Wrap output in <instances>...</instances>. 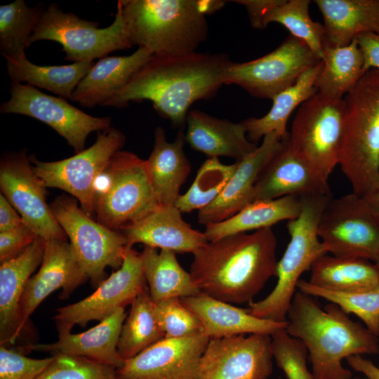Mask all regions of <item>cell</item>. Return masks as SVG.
Here are the masks:
<instances>
[{
	"label": "cell",
	"mask_w": 379,
	"mask_h": 379,
	"mask_svg": "<svg viewBox=\"0 0 379 379\" xmlns=\"http://www.w3.org/2000/svg\"><path fill=\"white\" fill-rule=\"evenodd\" d=\"M232 62L223 53L152 55L105 106L122 108L130 102L150 100L173 126H184L190 107L213 98L225 84Z\"/></svg>",
	"instance_id": "cell-1"
},
{
	"label": "cell",
	"mask_w": 379,
	"mask_h": 379,
	"mask_svg": "<svg viewBox=\"0 0 379 379\" xmlns=\"http://www.w3.org/2000/svg\"><path fill=\"white\" fill-rule=\"evenodd\" d=\"M276 249L271 227L230 235L195 251L190 273L201 292L232 305L249 304L276 274Z\"/></svg>",
	"instance_id": "cell-2"
},
{
	"label": "cell",
	"mask_w": 379,
	"mask_h": 379,
	"mask_svg": "<svg viewBox=\"0 0 379 379\" xmlns=\"http://www.w3.org/2000/svg\"><path fill=\"white\" fill-rule=\"evenodd\" d=\"M286 322V332L305 345L316 379H351L343 359L379 353V338L366 326L338 305L329 302L322 307L314 297L298 290Z\"/></svg>",
	"instance_id": "cell-3"
},
{
	"label": "cell",
	"mask_w": 379,
	"mask_h": 379,
	"mask_svg": "<svg viewBox=\"0 0 379 379\" xmlns=\"http://www.w3.org/2000/svg\"><path fill=\"white\" fill-rule=\"evenodd\" d=\"M133 46L153 55L195 52L206 41L208 25L201 0H119Z\"/></svg>",
	"instance_id": "cell-4"
},
{
	"label": "cell",
	"mask_w": 379,
	"mask_h": 379,
	"mask_svg": "<svg viewBox=\"0 0 379 379\" xmlns=\"http://www.w3.org/2000/svg\"><path fill=\"white\" fill-rule=\"evenodd\" d=\"M343 101L338 165L352 192L364 197L379 190V69L366 72Z\"/></svg>",
	"instance_id": "cell-5"
},
{
	"label": "cell",
	"mask_w": 379,
	"mask_h": 379,
	"mask_svg": "<svg viewBox=\"0 0 379 379\" xmlns=\"http://www.w3.org/2000/svg\"><path fill=\"white\" fill-rule=\"evenodd\" d=\"M331 194L301 196L299 215L287 221L290 241L277 262V284L265 298L248 304L254 316L270 321L285 322L288 307L297 291L300 276L310 270L313 263L327 253L318 235V225Z\"/></svg>",
	"instance_id": "cell-6"
},
{
	"label": "cell",
	"mask_w": 379,
	"mask_h": 379,
	"mask_svg": "<svg viewBox=\"0 0 379 379\" xmlns=\"http://www.w3.org/2000/svg\"><path fill=\"white\" fill-rule=\"evenodd\" d=\"M99 180L101 189L95 193L94 213L97 221L110 230L144 218L160 205L156 197L147 160L120 150L112 158Z\"/></svg>",
	"instance_id": "cell-7"
},
{
	"label": "cell",
	"mask_w": 379,
	"mask_h": 379,
	"mask_svg": "<svg viewBox=\"0 0 379 379\" xmlns=\"http://www.w3.org/2000/svg\"><path fill=\"white\" fill-rule=\"evenodd\" d=\"M98 25V22L80 18L73 13H65L57 4L51 3L29 39L27 48L41 40L53 41L62 45L65 60L77 62L93 61L133 46L118 4L113 22L105 28Z\"/></svg>",
	"instance_id": "cell-8"
},
{
	"label": "cell",
	"mask_w": 379,
	"mask_h": 379,
	"mask_svg": "<svg viewBox=\"0 0 379 379\" xmlns=\"http://www.w3.org/2000/svg\"><path fill=\"white\" fill-rule=\"evenodd\" d=\"M344 112L343 98L317 92L300 105L289 132L293 149L326 180L338 165Z\"/></svg>",
	"instance_id": "cell-9"
},
{
	"label": "cell",
	"mask_w": 379,
	"mask_h": 379,
	"mask_svg": "<svg viewBox=\"0 0 379 379\" xmlns=\"http://www.w3.org/2000/svg\"><path fill=\"white\" fill-rule=\"evenodd\" d=\"M53 215L65 231L74 253L88 279L99 285L107 267L119 269L128 246L126 236L93 220L66 195L49 205Z\"/></svg>",
	"instance_id": "cell-10"
},
{
	"label": "cell",
	"mask_w": 379,
	"mask_h": 379,
	"mask_svg": "<svg viewBox=\"0 0 379 379\" xmlns=\"http://www.w3.org/2000/svg\"><path fill=\"white\" fill-rule=\"evenodd\" d=\"M125 135L109 127L98 132L95 142L74 156L55 161H41L30 156L33 169L46 187L72 194L89 216L94 213L96 185L112 158L121 150Z\"/></svg>",
	"instance_id": "cell-11"
},
{
	"label": "cell",
	"mask_w": 379,
	"mask_h": 379,
	"mask_svg": "<svg viewBox=\"0 0 379 379\" xmlns=\"http://www.w3.org/2000/svg\"><path fill=\"white\" fill-rule=\"evenodd\" d=\"M327 253L374 262L379 253V217L353 192L328 201L318 225Z\"/></svg>",
	"instance_id": "cell-12"
},
{
	"label": "cell",
	"mask_w": 379,
	"mask_h": 379,
	"mask_svg": "<svg viewBox=\"0 0 379 379\" xmlns=\"http://www.w3.org/2000/svg\"><path fill=\"white\" fill-rule=\"evenodd\" d=\"M321 61L304 42L291 35L262 57L232 62L225 84L239 86L255 98L272 100Z\"/></svg>",
	"instance_id": "cell-13"
},
{
	"label": "cell",
	"mask_w": 379,
	"mask_h": 379,
	"mask_svg": "<svg viewBox=\"0 0 379 379\" xmlns=\"http://www.w3.org/2000/svg\"><path fill=\"white\" fill-rule=\"evenodd\" d=\"M10 98L0 106L1 114H18L41 121L64 138L75 153L84 149L88 135L111 127L109 117L88 114L62 97L46 94L31 85L12 83Z\"/></svg>",
	"instance_id": "cell-14"
},
{
	"label": "cell",
	"mask_w": 379,
	"mask_h": 379,
	"mask_svg": "<svg viewBox=\"0 0 379 379\" xmlns=\"http://www.w3.org/2000/svg\"><path fill=\"white\" fill-rule=\"evenodd\" d=\"M147 287L140 253L129 246L121 267L103 280L92 294L57 310L54 317L57 328L71 331L75 325L84 327L91 321H100L131 304Z\"/></svg>",
	"instance_id": "cell-15"
},
{
	"label": "cell",
	"mask_w": 379,
	"mask_h": 379,
	"mask_svg": "<svg viewBox=\"0 0 379 379\" xmlns=\"http://www.w3.org/2000/svg\"><path fill=\"white\" fill-rule=\"evenodd\" d=\"M1 194L23 222L45 241L67 237L46 202V186L35 173L26 151L4 154L0 163Z\"/></svg>",
	"instance_id": "cell-16"
},
{
	"label": "cell",
	"mask_w": 379,
	"mask_h": 379,
	"mask_svg": "<svg viewBox=\"0 0 379 379\" xmlns=\"http://www.w3.org/2000/svg\"><path fill=\"white\" fill-rule=\"evenodd\" d=\"M272 360L270 335L211 338L201 357L197 379H267Z\"/></svg>",
	"instance_id": "cell-17"
},
{
	"label": "cell",
	"mask_w": 379,
	"mask_h": 379,
	"mask_svg": "<svg viewBox=\"0 0 379 379\" xmlns=\"http://www.w3.org/2000/svg\"><path fill=\"white\" fill-rule=\"evenodd\" d=\"M209 338L203 333L185 338H164L117 368L118 379H197Z\"/></svg>",
	"instance_id": "cell-18"
},
{
	"label": "cell",
	"mask_w": 379,
	"mask_h": 379,
	"mask_svg": "<svg viewBox=\"0 0 379 379\" xmlns=\"http://www.w3.org/2000/svg\"><path fill=\"white\" fill-rule=\"evenodd\" d=\"M88 279L67 241H46L40 268L25 286L19 304L18 335L25 330L29 317L53 292L62 288L60 298H67Z\"/></svg>",
	"instance_id": "cell-19"
},
{
	"label": "cell",
	"mask_w": 379,
	"mask_h": 379,
	"mask_svg": "<svg viewBox=\"0 0 379 379\" xmlns=\"http://www.w3.org/2000/svg\"><path fill=\"white\" fill-rule=\"evenodd\" d=\"M283 143L277 133H270L254 151L236 161L237 168L221 194L199 211V223L206 226L223 221L253 202L254 187L260 172L281 149Z\"/></svg>",
	"instance_id": "cell-20"
},
{
	"label": "cell",
	"mask_w": 379,
	"mask_h": 379,
	"mask_svg": "<svg viewBox=\"0 0 379 379\" xmlns=\"http://www.w3.org/2000/svg\"><path fill=\"white\" fill-rule=\"evenodd\" d=\"M331 194L322 178L291 147L288 139L260 172L253 190V200H270L288 195Z\"/></svg>",
	"instance_id": "cell-21"
},
{
	"label": "cell",
	"mask_w": 379,
	"mask_h": 379,
	"mask_svg": "<svg viewBox=\"0 0 379 379\" xmlns=\"http://www.w3.org/2000/svg\"><path fill=\"white\" fill-rule=\"evenodd\" d=\"M181 213L176 206L160 205L119 231L126 236L128 246L141 243L161 250L193 254L208 241L204 232L193 229L182 219Z\"/></svg>",
	"instance_id": "cell-22"
},
{
	"label": "cell",
	"mask_w": 379,
	"mask_h": 379,
	"mask_svg": "<svg viewBox=\"0 0 379 379\" xmlns=\"http://www.w3.org/2000/svg\"><path fill=\"white\" fill-rule=\"evenodd\" d=\"M180 299L200 320L204 333L209 339L255 333L272 335L286 328V321L257 317L248 309H241L203 292Z\"/></svg>",
	"instance_id": "cell-23"
},
{
	"label": "cell",
	"mask_w": 379,
	"mask_h": 379,
	"mask_svg": "<svg viewBox=\"0 0 379 379\" xmlns=\"http://www.w3.org/2000/svg\"><path fill=\"white\" fill-rule=\"evenodd\" d=\"M126 316L125 308H120L94 327L79 333L58 328V339L55 343L30 345L27 348L55 354L84 357L118 368L124 362L117 347Z\"/></svg>",
	"instance_id": "cell-24"
},
{
	"label": "cell",
	"mask_w": 379,
	"mask_h": 379,
	"mask_svg": "<svg viewBox=\"0 0 379 379\" xmlns=\"http://www.w3.org/2000/svg\"><path fill=\"white\" fill-rule=\"evenodd\" d=\"M46 241L38 237L18 256L0 266V343L13 344L19 338V304L27 283L41 265Z\"/></svg>",
	"instance_id": "cell-25"
},
{
	"label": "cell",
	"mask_w": 379,
	"mask_h": 379,
	"mask_svg": "<svg viewBox=\"0 0 379 379\" xmlns=\"http://www.w3.org/2000/svg\"><path fill=\"white\" fill-rule=\"evenodd\" d=\"M152 55L149 50L138 48L128 55L99 59L80 81L71 100L84 107L105 106Z\"/></svg>",
	"instance_id": "cell-26"
},
{
	"label": "cell",
	"mask_w": 379,
	"mask_h": 379,
	"mask_svg": "<svg viewBox=\"0 0 379 379\" xmlns=\"http://www.w3.org/2000/svg\"><path fill=\"white\" fill-rule=\"evenodd\" d=\"M185 124L186 142L208 157H227L239 161L258 147L248 140L241 121L234 123L195 109L189 111Z\"/></svg>",
	"instance_id": "cell-27"
},
{
	"label": "cell",
	"mask_w": 379,
	"mask_h": 379,
	"mask_svg": "<svg viewBox=\"0 0 379 379\" xmlns=\"http://www.w3.org/2000/svg\"><path fill=\"white\" fill-rule=\"evenodd\" d=\"M154 138L153 149L147 159L152 185L159 205L175 206L191 171L184 151L185 133L179 131L174 141L168 142L164 129L157 126Z\"/></svg>",
	"instance_id": "cell-28"
},
{
	"label": "cell",
	"mask_w": 379,
	"mask_h": 379,
	"mask_svg": "<svg viewBox=\"0 0 379 379\" xmlns=\"http://www.w3.org/2000/svg\"><path fill=\"white\" fill-rule=\"evenodd\" d=\"M324 19L325 45L344 46L361 34H379V0H316Z\"/></svg>",
	"instance_id": "cell-29"
},
{
	"label": "cell",
	"mask_w": 379,
	"mask_h": 379,
	"mask_svg": "<svg viewBox=\"0 0 379 379\" xmlns=\"http://www.w3.org/2000/svg\"><path fill=\"white\" fill-rule=\"evenodd\" d=\"M301 208L299 195L255 201L232 217L206 225L204 234L208 241H213L230 235L271 227L281 221L296 218Z\"/></svg>",
	"instance_id": "cell-30"
},
{
	"label": "cell",
	"mask_w": 379,
	"mask_h": 379,
	"mask_svg": "<svg viewBox=\"0 0 379 379\" xmlns=\"http://www.w3.org/2000/svg\"><path fill=\"white\" fill-rule=\"evenodd\" d=\"M321 67V61L305 71L293 85L273 97L272 107L265 116L241 121L250 141L257 145L270 133H277L282 140L288 138L286 128L288 118L299 105L317 92L315 82Z\"/></svg>",
	"instance_id": "cell-31"
},
{
	"label": "cell",
	"mask_w": 379,
	"mask_h": 379,
	"mask_svg": "<svg viewBox=\"0 0 379 379\" xmlns=\"http://www.w3.org/2000/svg\"><path fill=\"white\" fill-rule=\"evenodd\" d=\"M140 255L149 294L154 303L201 292L190 273L180 265L175 252L164 249L158 252L145 246Z\"/></svg>",
	"instance_id": "cell-32"
},
{
	"label": "cell",
	"mask_w": 379,
	"mask_h": 379,
	"mask_svg": "<svg viewBox=\"0 0 379 379\" xmlns=\"http://www.w3.org/2000/svg\"><path fill=\"white\" fill-rule=\"evenodd\" d=\"M4 59L12 83H25L70 100L76 87L94 64L83 61L65 65H39L26 55Z\"/></svg>",
	"instance_id": "cell-33"
},
{
	"label": "cell",
	"mask_w": 379,
	"mask_h": 379,
	"mask_svg": "<svg viewBox=\"0 0 379 379\" xmlns=\"http://www.w3.org/2000/svg\"><path fill=\"white\" fill-rule=\"evenodd\" d=\"M308 281L317 287L349 291L379 286V271L374 262L362 258L327 255L311 267Z\"/></svg>",
	"instance_id": "cell-34"
},
{
	"label": "cell",
	"mask_w": 379,
	"mask_h": 379,
	"mask_svg": "<svg viewBox=\"0 0 379 379\" xmlns=\"http://www.w3.org/2000/svg\"><path fill=\"white\" fill-rule=\"evenodd\" d=\"M366 72L364 58L355 39L344 46L325 45L315 86L321 94L343 99Z\"/></svg>",
	"instance_id": "cell-35"
},
{
	"label": "cell",
	"mask_w": 379,
	"mask_h": 379,
	"mask_svg": "<svg viewBox=\"0 0 379 379\" xmlns=\"http://www.w3.org/2000/svg\"><path fill=\"white\" fill-rule=\"evenodd\" d=\"M164 338L147 287L131 304L119 338V354L124 361L129 359Z\"/></svg>",
	"instance_id": "cell-36"
},
{
	"label": "cell",
	"mask_w": 379,
	"mask_h": 379,
	"mask_svg": "<svg viewBox=\"0 0 379 379\" xmlns=\"http://www.w3.org/2000/svg\"><path fill=\"white\" fill-rule=\"evenodd\" d=\"M45 9L44 3L29 7L24 0L0 6V52L4 58L26 55L28 40Z\"/></svg>",
	"instance_id": "cell-37"
},
{
	"label": "cell",
	"mask_w": 379,
	"mask_h": 379,
	"mask_svg": "<svg viewBox=\"0 0 379 379\" xmlns=\"http://www.w3.org/2000/svg\"><path fill=\"white\" fill-rule=\"evenodd\" d=\"M310 4L308 0H275L265 15L263 25L265 27L271 22L281 24L321 60L326 43L324 29L323 25L312 20Z\"/></svg>",
	"instance_id": "cell-38"
},
{
	"label": "cell",
	"mask_w": 379,
	"mask_h": 379,
	"mask_svg": "<svg viewBox=\"0 0 379 379\" xmlns=\"http://www.w3.org/2000/svg\"><path fill=\"white\" fill-rule=\"evenodd\" d=\"M237 166V161L224 164L217 157H208L199 168L191 187L179 197L176 207L181 213H190L208 206L221 194Z\"/></svg>",
	"instance_id": "cell-39"
},
{
	"label": "cell",
	"mask_w": 379,
	"mask_h": 379,
	"mask_svg": "<svg viewBox=\"0 0 379 379\" xmlns=\"http://www.w3.org/2000/svg\"><path fill=\"white\" fill-rule=\"evenodd\" d=\"M297 289L338 305L347 314H354L375 335L379 330V286L349 291H336L317 287L300 279Z\"/></svg>",
	"instance_id": "cell-40"
},
{
	"label": "cell",
	"mask_w": 379,
	"mask_h": 379,
	"mask_svg": "<svg viewBox=\"0 0 379 379\" xmlns=\"http://www.w3.org/2000/svg\"><path fill=\"white\" fill-rule=\"evenodd\" d=\"M37 379H118L117 368L84 357L57 354Z\"/></svg>",
	"instance_id": "cell-41"
},
{
	"label": "cell",
	"mask_w": 379,
	"mask_h": 379,
	"mask_svg": "<svg viewBox=\"0 0 379 379\" xmlns=\"http://www.w3.org/2000/svg\"><path fill=\"white\" fill-rule=\"evenodd\" d=\"M154 311L164 338H185L204 333L200 320L179 298L154 303Z\"/></svg>",
	"instance_id": "cell-42"
},
{
	"label": "cell",
	"mask_w": 379,
	"mask_h": 379,
	"mask_svg": "<svg viewBox=\"0 0 379 379\" xmlns=\"http://www.w3.org/2000/svg\"><path fill=\"white\" fill-rule=\"evenodd\" d=\"M272 352L287 379H316L307 365L308 353L305 345L290 335L286 329L272 335Z\"/></svg>",
	"instance_id": "cell-43"
},
{
	"label": "cell",
	"mask_w": 379,
	"mask_h": 379,
	"mask_svg": "<svg viewBox=\"0 0 379 379\" xmlns=\"http://www.w3.org/2000/svg\"><path fill=\"white\" fill-rule=\"evenodd\" d=\"M54 356L33 359L4 345L0 347V379H37L51 364Z\"/></svg>",
	"instance_id": "cell-44"
},
{
	"label": "cell",
	"mask_w": 379,
	"mask_h": 379,
	"mask_svg": "<svg viewBox=\"0 0 379 379\" xmlns=\"http://www.w3.org/2000/svg\"><path fill=\"white\" fill-rule=\"evenodd\" d=\"M39 236L25 224L0 232V262L11 260L20 254Z\"/></svg>",
	"instance_id": "cell-45"
},
{
	"label": "cell",
	"mask_w": 379,
	"mask_h": 379,
	"mask_svg": "<svg viewBox=\"0 0 379 379\" xmlns=\"http://www.w3.org/2000/svg\"><path fill=\"white\" fill-rule=\"evenodd\" d=\"M354 39L361 51L366 71L371 69H379V34L364 33Z\"/></svg>",
	"instance_id": "cell-46"
},
{
	"label": "cell",
	"mask_w": 379,
	"mask_h": 379,
	"mask_svg": "<svg viewBox=\"0 0 379 379\" xmlns=\"http://www.w3.org/2000/svg\"><path fill=\"white\" fill-rule=\"evenodd\" d=\"M234 2L246 8L253 27L263 29L265 28L263 25L265 15L274 4L275 0H238Z\"/></svg>",
	"instance_id": "cell-47"
},
{
	"label": "cell",
	"mask_w": 379,
	"mask_h": 379,
	"mask_svg": "<svg viewBox=\"0 0 379 379\" xmlns=\"http://www.w3.org/2000/svg\"><path fill=\"white\" fill-rule=\"evenodd\" d=\"M6 198L0 194V232L17 228L23 224L20 215Z\"/></svg>",
	"instance_id": "cell-48"
},
{
	"label": "cell",
	"mask_w": 379,
	"mask_h": 379,
	"mask_svg": "<svg viewBox=\"0 0 379 379\" xmlns=\"http://www.w3.org/2000/svg\"><path fill=\"white\" fill-rule=\"evenodd\" d=\"M376 336L379 338V330ZM345 360L354 371L364 375L365 379H379V363L375 365L371 360L361 355L352 356Z\"/></svg>",
	"instance_id": "cell-49"
},
{
	"label": "cell",
	"mask_w": 379,
	"mask_h": 379,
	"mask_svg": "<svg viewBox=\"0 0 379 379\" xmlns=\"http://www.w3.org/2000/svg\"><path fill=\"white\" fill-rule=\"evenodd\" d=\"M364 198L372 211L379 217V190Z\"/></svg>",
	"instance_id": "cell-50"
},
{
	"label": "cell",
	"mask_w": 379,
	"mask_h": 379,
	"mask_svg": "<svg viewBox=\"0 0 379 379\" xmlns=\"http://www.w3.org/2000/svg\"><path fill=\"white\" fill-rule=\"evenodd\" d=\"M375 263V265H376L378 271H379V253L375 260V261L373 262Z\"/></svg>",
	"instance_id": "cell-51"
},
{
	"label": "cell",
	"mask_w": 379,
	"mask_h": 379,
	"mask_svg": "<svg viewBox=\"0 0 379 379\" xmlns=\"http://www.w3.org/2000/svg\"><path fill=\"white\" fill-rule=\"evenodd\" d=\"M351 379H363V378H352Z\"/></svg>",
	"instance_id": "cell-52"
}]
</instances>
